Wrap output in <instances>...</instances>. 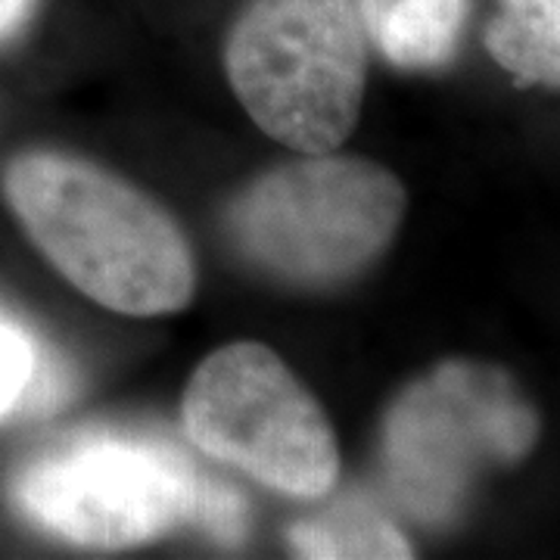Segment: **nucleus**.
<instances>
[{
    "mask_svg": "<svg viewBox=\"0 0 560 560\" xmlns=\"http://www.w3.org/2000/svg\"><path fill=\"white\" fill-rule=\"evenodd\" d=\"M7 197L66 278L121 315L184 308L197 268L175 219L147 194L91 162L28 153L7 172Z\"/></svg>",
    "mask_w": 560,
    "mask_h": 560,
    "instance_id": "nucleus-1",
    "label": "nucleus"
},
{
    "mask_svg": "<svg viewBox=\"0 0 560 560\" xmlns=\"http://www.w3.org/2000/svg\"><path fill=\"white\" fill-rule=\"evenodd\" d=\"M224 62L246 113L293 150H337L355 128L368 75L355 0H249Z\"/></svg>",
    "mask_w": 560,
    "mask_h": 560,
    "instance_id": "nucleus-2",
    "label": "nucleus"
},
{
    "mask_svg": "<svg viewBox=\"0 0 560 560\" xmlns=\"http://www.w3.org/2000/svg\"><path fill=\"white\" fill-rule=\"evenodd\" d=\"M539 440V415L504 371L445 361L405 386L383 420V470L418 521H455L482 474L517 464Z\"/></svg>",
    "mask_w": 560,
    "mask_h": 560,
    "instance_id": "nucleus-3",
    "label": "nucleus"
},
{
    "mask_svg": "<svg viewBox=\"0 0 560 560\" xmlns=\"http://www.w3.org/2000/svg\"><path fill=\"white\" fill-rule=\"evenodd\" d=\"M405 190L368 160L308 153L253 180L228 212L231 237L261 271L302 287L355 278L399 231Z\"/></svg>",
    "mask_w": 560,
    "mask_h": 560,
    "instance_id": "nucleus-4",
    "label": "nucleus"
},
{
    "mask_svg": "<svg viewBox=\"0 0 560 560\" xmlns=\"http://www.w3.org/2000/svg\"><path fill=\"white\" fill-rule=\"evenodd\" d=\"M206 477L175 445L84 433L35 458L13 486L25 517L91 548H131L194 523Z\"/></svg>",
    "mask_w": 560,
    "mask_h": 560,
    "instance_id": "nucleus-5",
    "label": "nucleus"
},
{
    "mask_svg": "<svg viewBox=\"0 0 560 560\" xmlns=\"http://www.w3.org/2000/svg\"><path fill=\"white\" fill-rule=\"evenodd\" d=\"M184 430L287 495H324L340 474V445L315 396L261 342L212 352L184 393Z\"/></svg>",
    "mask_w": 560,
    "mask_h": 560,
    "instance_id": "nucleus-6",
    "label": "nucleus"
},
{
    "mask_svg": "<svg viewBox=\"0 0 560 560\" xmlns=\"http://www.w3.org/2000/svg\"><path fill=\"white\" fill-rule=\"evenodd\" d=\"M467 7V0H364L361 20L396 66L430 69L455 54Z\"/></svg>",
    "mask_w": 560,
    "mask_h": 560,
    "instance_id": "nucleus-7",
    "label": "nucleus"
},
{
    "mask_svg": "<svg viewBox=\"0 0 560 560\" xmlns=\"http://www.w3.org/2000/svg\"><path fill=\"white\" fill-rule=\"evenodd\" d=\"M499 20L489 25V54L521 81L558 84L560 0H501Z\"/></svg>",
    "mask_w": 560,
    "mask_h": 560,
    "instance_id": "nucleus-8",
    "label": "nucleus"
},
{
    "mask_svg": "<svg viewBox=\"0 0 560 560\" xmlns=\"http://www.w3.org/2000/svg\"><path fill=\"white\" fill-rule=\"evenodd\" d=\"M302 558H411V545L368 501L346 499L290 529Z\"/></svg>",
    "mask_w": 560,
    "mask_h": 560,
    "instance_id": "nucleus-9",
    "label": "nucleus"
},
{
    "mask_svg": "<svg viewBox=\"0 0 560 560\" xmlns=\"http://www.w3.org/2000/svg\"><path fill=\"white\" fill-rule=\"evenodd\" d=\"M69 393V374L40 349L20 320L0 312V420L13 411L57 408Z\"/></svg>",
    "mask_w": 560,
    "mask_h": 560,
    "instance_id": "nucleus-10",
    "label": "nucleus"
},
{
    "mask_svg": "<svg viewBox=\"0 0 560 560\" xmlns=\"http://www.w3.org/2000/svg\"><path fill=\"white\" fill-rule=\"evenodd\" d=\"M194 526L206 529L212 539L224 541V545H241L243 536H246V526H249V508H246V501L237 489H231L224 482L206 480Z\"/></svg>",
    "mask_w": 560,
    "mask_h": 560,
    "instance_id": "nucleus-11",
    "label": "nucleus"
},
{
    "mask_svg": "<svg viewBox=\"0 0 560 560\" xmlns=\"http://www.w3.org/2000/svg\"><path fill=\"white\" fill-rule=\"evenodd\" d=\"M38 0H0V38H10L20 32L25 20L32 16Z\"/></svg>",
    "mask_w": 560,
    "mask_h": 560,
    "instance_id": "nucleus-12",
    "label": "nucleus"
}]
</instances>
